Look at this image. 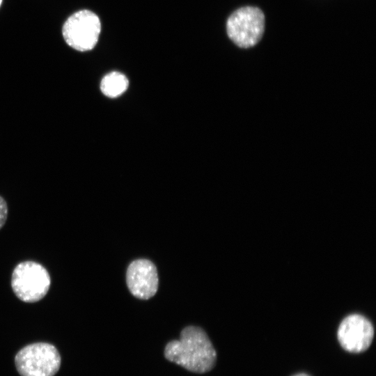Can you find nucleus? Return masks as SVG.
Here are the masks:
<instances>
[{
    "label": "nucleus",
    "instance_id": "6e6552de",
    "mask_svg": "<svg viewBox=\"0 0 376 376\" xmlns=\"http://www.w3.org/2000/svg\"><path fill=\"white\" fill-rule=\"evenodd\" d=\"M128 85L129 81L125 75L118 72H112L102 79L100 88L105 96L114 98L122 95Z\"/></svg>",
    "mask_w": 376,
    "mask_h": 376
},
{
    "label": "nucleus",
    "instance_id": "9b49d317",
    "mask_svg": "<svg viewBox=\"0 0 376 376\" xmlns=\"http://www.w3.org/2000/svg\"><path fill=\"white\" fill-rule=\"evenodd\" d=\"M1 2H2V0H0V6H1Z\"/></svg>",
    "mask_w": 376,
    "mask_h": 376
},
{
    "label": "nucleus",
    "instance_id": "f257e3e1",
    "mask_svg": "<svg viewBox=\"0 0 376 376\" xmlns=\"http://www.w3.org/2000/svg\"><path fill=\"white\" fill-rule=\"evenodd\" d=\"M164 353L169 361L196 373L210 371L217 361V352L209 337L196 326L185 327L178 340L166 344Z\"/></svg>",
    "mask_w": 376,
    "mask_h": 376
},
{
    "label": "nucleus",
    "instance_id": "1a4fd4ad",
    "mask_svg": "<svg viewBox=\"0 0 376 376\" xmlns=\"http://www.w3.org/2000/svg\"><path fill=\"white\" fill-rule=\"evenodd\" d=\"M8 205L5 199L0 196V229L4 226L8 217Z\"/></svg>",
    "mask_w": 376,
    "mask_h": 376
},
{
    "label": "nucleus",
    "instance_id": "0eeeda50",
    "mask_svg": "<svg viewBox=\"0 0 376 376\" xmlns=\"http://www.w3.org/2000/svg\"><path fill=\"white\" fill-rule=\"evenodd\" d=\"M126 283L134 297L140 299L152 297L156 294L159 285L155 265L145 258L133 260L127 268Z\"/></svg>",
    "mask_w": 376,
    "mask_h": 376
},
{
    "label": "nucleus",
    "instance_id": "9d476101",
    "mask_svg": "<svg viewBox=\"0 0 376 376\" xmlns=\"http://www.w3.org/2000/svg\"><path fill=\"white\" fill-rule=\"evenodd\" d=\"M292 376H310L307 373H296Z\"/></svg>",
    "mask_w": 376,
    "mask_h": 376
},
{
    "label": "nucleus",
    "instance_id": "7ed1b4c3",
    "mask_svg": "<svg viewBox=\"0 0 376 376\" xmlns=\"http://www.w3.org/2000/svg\"><path fill=\"white\" fill-rule=\"evenodd\" d=\"M61 360L54 345L40 342L21 349L15 357V363L21 376H54L59 370Z\"/></svg>",
    "mask_w": 376,
    "mask_h": 376
},
{
    "label": "nucleus",
    "instance_id": "39448f33",
    "mask_svg": "<svg viewBox=\"0 0 376 376\" xmlns=\"http://www.w3.org/2000/svg\"><path fill=\"white\" fill-rule=\"evenodd\" d=\"M101 31V23L96 14L88 10L77 11L65 22L62 33L72 48L85 52L95 46Z\"/></svg>",
    "mask_w": 376,
    "mask_h": 376
},
{
    "label": "nucleus",
    "instance_id": "423d86ee",
    "mask_svg": "<svg viewBox=\"0 0 376 376\" xmlns=\"http://www.w3.org/2000/svg\"><path fill=\"white\" fill-rule=\"evenodd\" d=\"M337 338L341 347L350 353H361L370 346L374 338L371 322L359 314H352L340 322Z\"/></svg>",
    "mask_w": 376,
    "mask_h": 376
},
{
    "label": "nucleus",
    "instance_id": "20e7f679",
    "mask_svg": "<svg viewBox=\"0 0 376 376\" xmlns=\"http://www.w3.org/2000/svg\"><path fill=\"white\" fill-rule=\"evenodd\" d=\"M264 29V14L260 8L253 6L237 9L228 17L226 23L229 38L241 48L256 45L263 36Z\"/></svg>",
    "mask_w": 376,
    "mask_h": 376
},
{
    "label": "nucleus",
    "instance_id": "f03ea898",
    "mask_svg": "<svg viewBox=\"0 0 376 376\" xmlns=\"http://www.w3.org/2000/svg\"><path fill=\"white\" fill-rule=\"evenodd\" d=\"M51 285L49 272L35 261L17 264L11 276V287L15 295L22 301L34 303L41 300L48 292Z\"/></svg>",
    "mask_w": 376,
    "mask_h": 376
}]
</instances>
